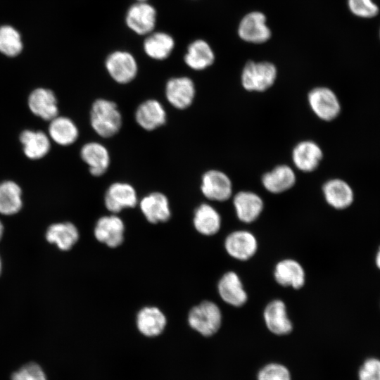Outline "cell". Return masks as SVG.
Wrapping results in <instances>:
<instances>
[{
	"label": "cell",
	"mask_w": 380,
	"mask_h": 380,
	"mask_svg": "<svg viewBox=\"0 0 380 380\" xmlns=\"http://www.w3.org/2000/svg\"><path fill=\"white\" fill-rule=\"evenodd\" d=\"M90 123L99 136L110 138L115 136L121 129L122 117L114 101L98 99L91 105Z\"/></svg>",
	"instance_id": "obj_1"
},
{
	"label": "cell",
	"mask_w": 380,
	"mask_h": 380,
	"mask_svg": "<svg viewBox=\"0 0 380 380\" xmlns=\"http://www.w3.org/2000/svg\"><path fill=\"white\" fill-rule=\"evenodd\" d=\"M188 322L192 329L201 335L210 336L220 328L222 312L216 303L205 300L191 309Z\"/></svg>",
	"instance_id": "obj_2"
},
{
	"label": "cell",
	"mask_w": 380,
	"mask_h": 380,
	"mask_svg": "<svg viewBox=\"0 0 380 380\" xmlns=\"http://www.w3.org/2000/svg\"><path fill=\"white\" fill-rule=\"evenodd\" d=\"M277 68L267 61H248L241 74L243 87L251 91H265L270 88L277 78Z\"/></svg>",
	"instance_id": "obj_3"
},
{
	"label": "cell",
	"mask_w": 380,
	"mask_h": 380,
	"mask_svg": "<svg viewBox=\"0 0 380 380\" xmlns=\"http://www.w3.org/2000/svg\"><path fill=\"white\" fill-rule=\"evenodd\" d=\"M110 77L119 84H127L137 76L138 65L134 57L125 51H115L108 55L105 62Z\"/></svg>",
	"instance_id": "obj_4"
},
{
	"label": "cell",
	"mask_w": 380,
	"mask_h": 380,
	"mask_svg": "<svg viewBox=\"0 0 380 380\" xmlns=\"http://www.w3.org/2000/svg\"><path fill=\"white\" fill-rule=\"evenodd\" d=\"M308 99L312 110L321 120L331 121L340 113L339 101L335 93L327 87L312 89L308 94Z\"/></svg>",
	"instance_id": "obj_5"
},
{
	"label": "cell",
	"mask_w": 380,
	"mask_h": 380,
	"mask_svg": "<svg viewBox=\"0 0 380 380\" xmlns=\"http://www.w3.org/2000/svg\"><path fill=\"white\" fill-rule=\"evenodd\" d=\"M125 22L135 33L144 35L153 30L156 23V11L146 1H137L127 10Z\"/></svg>",
	"instance_id": "obj_6"
},
{
	"label": "cell",
	"mask_w": 380,
	"mask_h": 380,
	"mask_svg": "<svg viewBox=\"0 0 380 380\" xmlns=\"http://www.w3.org/2000/svg\"><path fill=\"white\" fill-rule=\"evenodd\" d=\"M238 34L243 41L254 44L264 43L271 37V31L266 24V17L259 11L251 12L242 18Z\"/></svg>",
	"instance_id": "obj_7"
},
{
	"label": "cell",
	"mask_w": 380,
	"mask_h": 380,
	"mask_svg": "<svg viewBox=\"0 0 380 380\" xmlns=\"http://www.w3.org/2000/svg\"><path fill=\"white\" fill-rule=\"evenodd\" d=\"M201 189L208 199L224 201L232 196V184L229 177L223 172L210 170L202 176Z\"/></svg>",
	"instance_id": "obj_8"
},
{
	"label": "cell",
	"mask_w": 380,
	"mask_h": 380,
	"mask_svg": "<svg viewBox=\"0 0 380 380\" xmlns=\"http://www.w3.org/2000/svg\"><path fill=\"white\" fill-rule=\"evenodd\" d=\"M165 93L167 101L174 108L183 110L189 108L193 103L196 89L191 78L177 77L167 82Z\"/></svg>",
	"instance_id": "obj_9"
},
{
	"label": "cell",
	"mask_w": 380,
	"mask_h": 380,
	"mask_svg": "<svg viewBox=\"0 0 380 380\" xmlns=\"http://www.w3.org/2000/svg\"><path fill=\"white\" fill-rule=\"evenodd\" d=\"M137 201L135 189L126 182L113 183L104 196L106 208L112 213H118L124 208H134Z\"/></svg>",
	"instance_id": "obj_10"
},
{
	"label": "cell",
	"mask_w": 380,
	"mask_h": 380,
	"mask_svg": "<svg viewBox=\"0 0 380 380\" xmlns=\"http://www.w3.org/2000/svg\"><path fill=\"white\" fill-rule=\"evenodd\" d=\"M227 253L233 258L247 260L257 251L258 241L255 236L246 230L234 231L224 241Z\"/></svg>",
	"instance_id": "obj_11"
},
{
	"label": "cell",
	"mask_w": 380,
	"mask_h": 380,
	"mask_svg": "<svg viewBox=\"0 0 380 380\" xmlns=\"http://www.w3.org/2000/svg\"><path fill=\"white\" fill-rule=\"evenodd\" d=\"M124 232V222L115 215L101 217L94 228L96 239L110 248L118 247L122 243Z\"/></svg>",
	"instance_id": "obj_12"
},
{
	"label": "cell",
	"mask_w": 380,
	"mask_h": 380,
	"mask_svg": "<svg viewBox=\"0 0 380 380\" xmlns=\"http://www.w3.org/2000/svg\"><path fill=\"white\" fill-rule=\"evenodd\" d=\"M82 160L88 165L89 172L100 177L108 170L110 157L107 148L101 143L90 141L84 144L80 150Z\"/></svg>",
	"instance_id": "obj_13"
},
{
	"label": "cell",
	"mask_w": 380,
	"mask_h": 380,
	"mask_svg": "<svg viewBox=\"0 0 380 380\" xmlns=\"http://www.w3.org/2000/svg\"><path fill=\"white\" fill-rule=\"evenodd\" d=\"M166 111L160 101L148 99L139 105L135 111V120L144 129L154 130L166 122Z\"/></svg>",
	"instance_id": "obj_14"
},
{
	"label": "cell",
	"mask_w": 380,
	"mask_h": 380,
	"mask_svg": "<svg viewBox=\"0 0 380 380\" xmlns=\"http://www.w3.org/2000/svg\"><path fill=\"white\" fill-rule=\"evenodd\" d=\"M28 106L34 115L44 120L51 121L58 114L56 97L50 89L37 88L33 90L28 98Z\"/></svg>",
	"instance_id": "obj_15"
},
{
	"label": "cell",
	"mask_w": 380,
	"mask_h": 380,
	"mask_svg": "<svg viewBox=\"0 0 380 380\" xmlns=\"http://www.w3.org/2000/svg\"><path fill=\"white\" fill-rule=\"evenodd\" d=\"M263 317L267 329L276 335H286L293 329L286 305L281 300L269 303L264 310Z\"/></svg>",
	"instance_id": "obj_16"
},
{
	"label": "cell",
	"mask_w": 380,
	"mask_h": 380,
	"mask_svg": "<svg viewBox=\"0 0 380 380\" xmlns=\"http://www.w3.org/2000/svg\"><path fill=\"white\" fill-rule=\"evenodd\" d=\"M217 289L221 298L232 306L241 307L248 300V295L243 284L239 275L234 272H227L221 277Z\"/></svg>",
	"instance_id": "obj_17"
},
{
	"label": "cell",
	"mask_w": 380,
	"mask_h": 380,
	"mask_svg": "<svg viewBox=\"0 0 380 380\" xmlns=\"http://www.w3.org/2000/svg\"><path fill=\"white\" fill-rule=\"evenodd\" d=\"M140 209L151 223L164 222L171 215L169 201L161 192H152L144 196L139 203Z\"/></svg>",
	"instance_id": "obj_18"
},
{
	"label": "cell",
	"mask_w": 380,
	"mask_h": 380,
	"mask_svg": "<svg viewBox=\"0 0 380 380\" xmlns=\"http://www.w3.org/2000/svg\"><path fill=\"white\" fill-rule=\"evenodd\" d=\"M322 157V151L319 145L309 140L299 142L292 152V160L295 166L305 172L315 170Z\"/></svg>",
	"instance_id": "obj_19"
},
{
	"label": "cell",
	"mask_w": 380,
	"mask_h": 380,
	"mask_svg": "<svg viewBox=\"0 0 380 380\" xmlns=\"http://www.w3.org/2000/svg\"><path fill=\"white\" fill-rule=\"evenodd\" d=\"M233 203L238 218L245 223L255 221L264 208L260 196L252 191H239L234 196Z\"/></svg>",
	"instance_id": "obj_20"
},
{
	"label": "cell",
	"mask_w": 380,
	"mask_h": 380,
	"mask_svg": "<svg viewBox=\"0 0 380 380\" xmlns=\"http://www.w3.org/2000/svg\"><path fill=\"white\" fill-rule=\"evenodd\" d=\"M274 277L279 285L296 289L303 287L305 281L303 267L293 259H285L279 262L275 266Z\"/></svg>",
	"instance_id": "obj_21"
},
{
	"label": "cell",
	"mask_w": 380,
	"mask_h": 380,
	"mask_svg": "<svg viewBox=\"0 0 380 380\" xmlns=\"http://www.w3.org/2000/svg\"><path fill=\"white\" fill-rule=\"evenodd\" d=\"M296 181L295 172L286 165H280L262 177V184L269 192L279 194L290 189Z\"/></svg>",
	"instance_id": "obj_22"
},
{
	"label": "cell",
	"mask_w": 380,
	"mask_h": 380,
	"mask_svg": "<svg viewBox=\"0 0 380 380\" xmlns=\"http://www.w3.org/2000/svg\"><path fill=\"white\" fill-rule=\"evenodd\" d=\"M166 322L165 315L156 307H145L139 310L137 316L139 331L148 337L160 334L166 326Z\"/></svg>",
	"instance_id": "obj_23"
},
{
	"label": "cell",
	"mask_w": 380,
	"mask_h": 380,
	"mask_svg": "<svg viewBox=\"0 0 380 380\" xmlns=\"http://www.w3.org/2000/svg\"><path fill=\"white\" fill-rule=\"evenodd\" d=\"M322 191L326 201L336 209L346 208L353 201V192L351 187L340 179L327 181L323 185Z\"/></svg>",
	"instance_id": "obj_24"
},
{
	"label": "cell",
	"mask_w": 380,
	"mask_h": 380,
	"mask_svg": "<svg viewBox=\"0 0 380 380\" xmlns=\"http://www.w3.org/2000/svg\"><path fill=\"white\" fill-rule=\"evenodd\" d=\"M20 141L25 155L32 160L44 157L51 148L49 137L42 131L24 130L20 135Z\"/></svg>",
	"instance_id": "obj_25"
},
{
	"label": "cell",
	"mask_w": 380,
	"mask_h": 380,
	"mask_svg": "<svg viewBox=\"0 0 380 380\" xmlns=\"http://www.w3.org/2000/svg\"><path fill=\"white\" fill-rule=\"evenodd\" d=\"M49 135L58 145L69 146L77 139L79 130L70 118L58 115L50 121Z\"/></svg>",
	"instance_id": "obj_26"
},
{
	"label": "cell",
	"mask_w": 380,
	"mask_h": 380,
	"mask_svg": "<svg viewBox=\"0 0 380 380\" xmlns=\"http://www.w3.org/2000/svg\"><path fill=\"white\" fill-rule=\"evenodd\" d=\"M215 55L210 45L203 39H197L189 44L184 56L185 63L191 69L202 70L210 66Z\"/></svg>",
	"instance_id": "obj_27"
},
{
	"label": "cell",
	"mask_w": 380,
	"mask_h": 380,
	"mask_svg": "<svg viewBox=\"0 0 380 380\" xmlns=\"http://www.w3.org/2000/svg\"><path fill=\"white\" fill-rule=\"evenodd\" d=\"M193 222L197 232L203 235L212 236L220 230L221 217L212 205L203 203L196 209Z\"/></svg>",
	"instance_id": "obj_28"
},
{
	"label": "cell",
	"mask_w": 380,
	"mask_h": 380,
	"mask_svg": "<svg viewBox=\"0 0 380 380\" xmlns=\"http://www.w3.org/2000/svg\"><path fill=\"white\" fill-rule=\"evenodd\" d=\"M46 239L49 243L56 244L59 249L68 251L78 241L79 232L70 222L56 223L48 228Z\"/></svg>",
	"instance_id": "obj_29"
},
{
	"label": "cell",
	"mask_w": 380,
	"mask_h": 380,
	"mask_svg": "<svg viewBox=\"0 0 380 380\" xmlns=\"http://www.w3.org/2000/svg\"><path fill=\"white\" fill-rule=\"evenodd\" d=\"M175 47V41L169 34L158 32L148 34L144 42L146 55L155 60H164L169 57Z\"/></svg>",
	"instance_id": "obj_30"
},
{
	"label": "cell",
	"mask_w": 380,
	"mask_h": 380,
	"mask_svg": "<svg viewBox=\"0 0 380 380\" xmlns=\"http://www.w3.org/2000/svg\"><path fill=\"white\" fill-rule=\"evenodd\" d=\"M23 205L22 190L13 181L0 183V213L11 215L20 211Z\"/></svg>",
	"instance_id": "obj_31"
},
{
	"label": "cell",
	"mask_w": 380,
	"mask_h": 380,
	"mask_svg": "<svg viewBox=\"0 0 380 380\" xmlns=\"http://www.w3.org/2000/svg\"><path fill=\"white\" fill-rule=\"evenodd\" d=\"M23 49V42L20 33L13 27L4 25L0 27V52L14 57Z\"/></svg>",
	"instance_id": "obj_32"
},
{
	"label": "cell",
	"mask_w": 380,
	"mask_h": 380,
	"mask_svg": "<svg viewBox=\"0 0 380 380\" xmlns=\"http://www.w3.org/2000/svg\"><path fill=\"white\" fill-rule=\"evenodd\" d=\"M350 11L361 18H372L379 13V8L374 0H347Z\"/></svg>",
	"instance_id": "obj_33"
},
{
	"label": "cell",
	"mask_w": 380,
	"mask_h": 380,
	"mask_svg": "<svg viewBox=\"0 0 380 380\" xmlns=\"http://www.w3.org/2000/svg\"><path fill=\"white\" fill-rule=\"evenodd\" d=\"M258 380H291L289 369L281 364L270 363L258 372Z\"/></svg>",
	"instance_id": "obj_34"
},
{
	"label": "cell",
	"mask_w": 380,
	"mask_h": 380,
	"mask_svg": "<svg viewBox=\"0 0 380 380\" xmlns=\"http://www.w3.org/2000/svg\"><path fill=\"white\" fill-rule=\"evenodd\" d=\"M358 380H380V359L369 357L364 360L357 372Z\"/></svg>",
	"instance_id": "obj_35"
},
{
	"label": "cell",
	"mask_w": 380,
	"mask_h": 380,
	"mask_svg": "<svg viewBox=\"0 0 380 380\" xmlns=\"http://www.w3.org/2000/svg\"><path fill=\"white\" fill-rule=\"evenodd\" d=\"M12 380H46V375L39 365L28 363L14 372Z\"/></svg>",
	"instance_id": "obj_36"
},
{
	"label": "cell",
	"mask_w": 380,
	"mask_h": 380,
	"mask_svg": "<svg viewBox=\"0 0 380 380\" xmlns=\"http://www.w3.org/2000/svg\"><path fill=\"white\" fill-rule=\"evenodd\" d=\"M376 263L377 267L380 269V248L376 255Z\"/></svg>",
	"instance_id": "obj_37"
},
{
	"label": "cell",
	"mask_w": 380,
	"mask_h": 380,
	"mask_svg": "<svg viewBox=\"0 0 380 380\" xmlns=\"http://www.w3.org/2000/svg\"><path fill=\"white\" fill-rule=\"evenodd\" d=\"M3 232H4V226L1 223V222L0 221V240L2 237V235H3Z\"/></svg>",
	"instance_id": "obj_38"
},
{
	"label": "cell",
	"mask_w": 380,
	"mask_h": 380,
	"mask_svg": "<svg viewBox=\"0 0 380 380\" xmlns=\"http://www.w3.org/2000/svg\"><path fill=\"white\" fill-rule=\"evenodd\" d=\"M1 259H0V274H1Z\"/></svg>",
	"instance_id": "obj_39"
},
{
	"label": "cell",
	"mask_w": 380,
	"mask_h": 380,
	"mask_svg": "<svg viewBox=\"0 0 380 380\" xmlns=\"http://www.w3.org/2000/svg\"><path fill=\"white\" fill-rule=\"evenodd\" d=\"M148 0H137V1H147Z\"/></svg>",
	"instance_id": "obj_40"
},
{
	"label": "cell",
	"mask_w": 380,
	"mask_h": 380,
	"mask_svg": "<svg viewBox=\"0 0 380 380\" xmlns=\"http://www.w3.org/2000/svg\"><path fill=\"white\" fill-rule=\"evenodd\" d=\"M379 39H380V28H379Z\"/></svg>",
	"instance_id": "obj_41"
}]
</instances>
